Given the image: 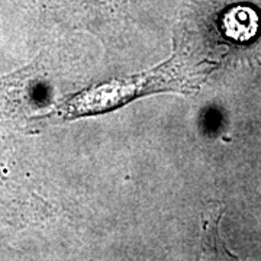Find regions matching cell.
Returning <instances> with one entry per match:
<instances>
[{
	"label": "cell",
	"mask_w": 261,
	"mask_h": 261,
	"mask_svg": "<svg viewBox=\"0 0 261 261\" xmlns=\"http://www.w3.org/2000/svg\"><path fill=\"white\" fill-rule=\"evenodd\" d=\"M48 96L45 53L13 73L0 77V138L29 132V123L44 112Z\"/></svg>",
	"instance_id": "cell-2"
},
{
	"label": "cell",
	"mask_w": 261,
	"mask_h": 261,
	"mask_svg": "<svg viewBox=\"0 0 261 261\" xmlns=\"http://www.w3.org/2000/svg\"><path fill=\"white\" fill-rule=\"evenodd\" d=\"M173 45L170 58L147 71L93 84L57 103L31 121L29 132L109 113L149 94L196 93L218 63L202 53L197 47V35L185 28L174 35Z\"/></svg>",
	"instance_id": "cell-1"
},
{
	"label": "cell",
	"mask_w": 261,
	"mask_h": 261,
	"mask_svg": "<svg viewBox=\"0 0 261 261\" xmlns=\"http://www.w3.org/2000/svg\"><path fill=\"white\" fill-rule=\"evenodd\" d=\"M224 206L215 203L214 207H207L202 215V248L205 254H209L215 258L226 255L228 258L232 254L225 248L219 237V224L224 214Z\"/></svg>",
	"instance_id": "cell-5"
},
{
	"label": "cell",
	"mask_w": 261,
	"mask_h": 261,
	"mask_svg": "<svg viewBox=\"0 0 261 261\" xmlns=\"http://www.w3.org/2000/svg\"><path fill=\"white\" fill-rule=\"evenodd\" d=\"M44 19L113 45L129 22V0H37Z\"/></svg>",
	"instance_id": "cell-3"
},
{
	"label": "cell",
	"mask_w": 261,
	"mask_h": 261,
	"mask_svg": "<svg viewBox=\"0 0 261 261\" xmlns=\"http://www.w3.org/2000/svg\"><path fill=\"white\" fill-rule=\"evenodd\" d=\"M49 215L51 207L41 196L0 174V250L22 231L47 221Z\"/></svg>",
	"instance_id": "cell-4"
}]
</instances>
